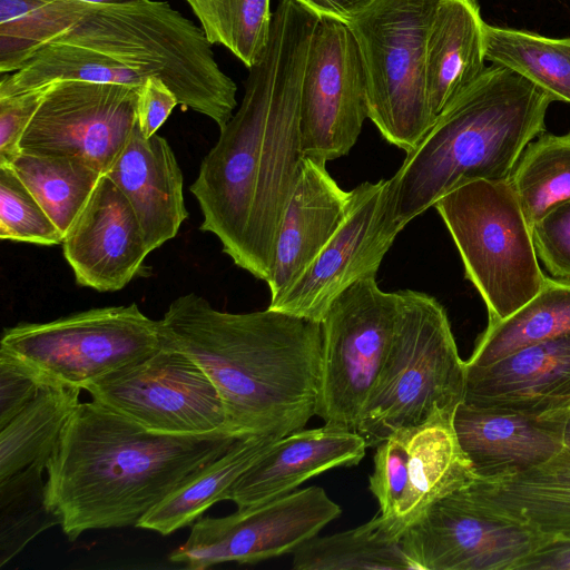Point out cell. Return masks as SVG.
I'll return each mask as SVG.
<instances>
[{
  "label": "cell",
  "mask_w": 570,
  "mask_h": 570,
  "mask_svg": "<svg viewBox=\"0 0 570 570\" xmlns=\"http://www.w3.org/2000/svg\"><path fill=\"white\" fill-rule=\"evenodd\" d=\"M317 20L295 0L279 1L240 106L190 186L203 216L199 229L214 234L236 266L265 282L303 158L299 98Z\"/></svg>",
  "instance_id": "6da1fadb"
},
{
  "label": "cell",
  "mask_w": 570,
  "mask_h": 570,
  "mask_svg": "<svg viewBox=\"0 0 570 570\" xmlns=\"http://www.w3.org/2000/svg\"><path fill=\"white\" fill-rule=\"evenodd\" d=\"M159 321L163 345L189 356L216 386L232 435L279 440L317 415L320 323L268 307L222 312L195 293L176 297Z\"/></svg>",
  "instance_id": "7a4b0ae2"
},
{
  "label": "cell",
  "mask_w": 570,
  "mask_h": 570,
  "mask_svg": "<svg viewBox=\"0 0 570 570\" xmlns=\"http://www.w3.org/2000/svg\"><path fill=\"white\" fill-rule=\"evenodd\" d=\"M237 439L155 433L92 400L80 402L47 463V504L70 541L88 530L136 527Z\"/></svg>",
  "instance_id": "3957f363"
},
{
  "label": "cell",
  "mask_w": 570,
  "mask_h": 570,
  "mask_svg": "<svg viewBox=\"0 0 570 570\" xmlns=\"http://www.w3.org/2000/svg\"><path fill=\"white\" fill-rule=\"evenodd\" d=\"M552 101L513 70L485 67L390 178L395 220L405 227L461 185L508 180L527 145L546 131Z\"/></svg>",
  "instance_id": "277c9868"
},
{
  "label": "cell",
  "mask_w": 570,
  "mask_h": 570,
  "mask_svg": "<svg viewBox=\"0 0 570 570\" xmlns=\"http://www.w3.org/2000/svg\"><path fill=\"white\" fill-rule=\"evenodd\" d=\"M52 42L85 47L146 78H159L183 110L210 118L219 129L237 106V87L217 65L203 29L166 1L97 6Z\"/></svg>",
  "instance_id": "5b68a950"
},
{
  "label": "cell",
  "mask_w": 570,
  "mask_h": 570,
  "mask_svg": "<svg viewBox=\"0 0 570 570\" xmlns=\"http://www.w3.org/2000/svg\"><path fill=\"white\" fill-rule=\"evenodd\" d=\"M397 294L391 347L356 428L367 446L423 423L439 409L455 412L465 395L466 364L443 305L417 291Z\"/></svg>",
  "instance_id": "8992f818"
},
{
  "label": "cell",
  "mask_w": 570,
  "mask_h": 570,
  "mask_svg": "<svg viewBox=\"0 0 570 570\" xmlns=\"http://www.w3.org/2000/svg\"><path fill=\"white\" fill-rule=\"evenodd\" d=\"M434 207L495 324L529 302L547 275L531 228L508 180H474L441 197Z\"/></svg>",
  "instance_id": "52a82bcc"
},
{
  "label": "cell",
  "mask_w": 570,
  "mask_h": 570,
  "mask_svg": "<svg viewBox=\"0 0 570 570\" xmlns=\"http://www.w3.org/2000/svg\"><path fill=\"white\" fill-rule=\"evenodd\" d=\"M440 0H374L347 22L367 86L368 118L391 145L411 153L435 121L425 56Z\"/></svg>",
  "instance_id": "ba28073f"
},
{
  "label": "cell",
  "mask_w": 570,
  "mask_h": 570,
  "mask_svg": "<svg viewBox=\"0 0 570 570\" xmlns=\"http://www.w3.org/2000/svg\"><path fill=\"white\" fill-rule=\"evenodd\" d=\"M163 345L160 321L137 304L97 307L46 323L4 328L0 350L56 383L83 387L137 363Z\"/></svg>",
  "instance_id": "9c48e42d"
},
{
  "label": "cell",
  "mask_w": 570,
  "mask_h": 570,
  "mask_svg": "<svg viewBox=\"0 0 570 570\" xmlns=\"http://www.w3.org/2000/svg\"><path fill=\"white\" fill-rule=\"evenodd\" d=\"M397 292L376 277L357 281L330 305L321 324V390L317 415L324 424L356 432L363 406L393 340Z\"/></svg>",
  "instance_id": "30bf717a"
},
{
  "label": "cell",
  "mask_w": 570,
  "mask_h": 570,
  "mask_svg": "<svg viewBox=\"0 0 570 570\" xmlns=\"http://www.w3.org/2000/svg\"><path fill=\"white\" fill-rule=\"evenodd\" d=\"M83 391L92 401L150 432L229 433L214 383L189 356L164 345L148 357L86 385Z\"/></svg>",
  "instance_id": "8fae6325"
},
{
  "label": "cell",
  "mask_w": 570,
  "mask_h": 570,
  "mask_svg": "<svg viewBox=\"0 0 570 570\" xmlns=\"http://www.w3.org/2000/svg\"><path fill=\"white\" fill-rule=\"evenodd\" d=\"M341 513L323 488L295 490L226 517L198 518L169 560L191 570L226 562L255 563L294 552Z\"/></svg>",
  "instance_id": "7c38bea8"
},
{
  "label": "cell",
  "mask_w": 570,
  "mask_h": 570,
  "mask_svg": "<svg viewBox=\"0 0 570 570\" xmlns=\"http://www.w3.org/2000/svg\"><path fill=\"white\" fill-rule=\"evenodd\" d=\"M368 118L361 53L348 24L318 17L299 98L303 157L327 163L346 156Z\"/></svg>",
  "instance_id": "4fadbf2b"
},
{
  "label": "cell",
  "mask_w": 570,
  "mask_h": 570,
  "mask_svg": "<svg viewBox=\"0 0 570 570\" xmlns=\"http://www.w3.org/2000/svg\"><path fill=\"white\" fill-rule=\"evenodd\" d=\"M404 228L395 220L390 179L350 190L345 216L305 273L268 308L321 323L351 285L376 277L385 254Z\"/></svg>",
  "instance_id": "5bb4252c"
},
{
  "label": "cell",
  "mask_w": 570,
  "mask_h": 570,
  "mask_svg": "<svg viewBox=\"0 0 570 570\" xmlns=\"http://www.w3.org/2000/svg\"><path fill=\"white\" fill-rule=\"evenodd\" d=\"M138 87L58 80L28 125L20 151L70 157L105 174L137 126Z\"/></svg>",
  "instance_id": "9a60e30c"
},
{
  "label": "cell",
  "mask_w": 570,
  "mask_h": 570,
  "mask_svg": "<svg viewBox=\"0 0 570 570\" xmlns=\"http://www.w3.org/2000/svg\"><path fill=\"white\" fill-rule=\"evenodd\" d=\"M401 542L414 570H521L533 556L558 544L478 511L455 492L430 505Z\"/></svg>",
  "instance_id": "2e32d148"
},
{
  "label": "cell",
  "mask_w": 570,
  "mask_h": 570,
  "mask_svg": "<svg viewBox=\"0 0 570 570\" xmlns=\"http://www.w3.org/2000/svg\"><path fill=\"white\" fill-rule=\"evenodd\" d=\"M61 245L77 284L98 292L124 288L150 253L129 202L105 174Z\"/></svg>",
  "instance_id": "e0dca14e"
},
{
  "label": "cell",
  "mask_w": 570,
  "mask_h": 570,
  "mask_svg": "<svg viewBox=\"0 0 570 570\" xmlns=\"http://www.w3.org/2000/svg\"><path fill=\"white\" fill-rule=\"evenodd\" d=\"M463 403L561 417L570 409V335L527 346L490 365H466Z\"/></svg>",
  "instance_id": "ac0fdd59"
},
{
  "label": "cell",
  "mask_w": 570,
  "mask_h": 570,
  "mask_svg": "<svg viewBox=\"0 0 570 570\" xmlns=\"http://www.w3.org/2000/svg\"><path fill=\"white\" fill-rule=\"evenodd\" d=\"M455 494L487 515L570 543V450L529 469L476 478Z\"/></svg>",
  "instance_id": "d6986e66"
},
{
  "label": "cell",
  "mask_w": 570,
  "mask_h": 570,
  "mask_svg": "<svg viewBox=\"0 0 570 570\" xmlns=\"http://www.w3.org/2000/svg\"><path fill=\"white\" fill-rule=\"evenodd\" d=\"M303 157L293 194L279 225L267 285L276 302L309 267L340 227L350 200L326 169Z\"/></svg>",
  "instance_id": "ffe728a7"
},
{
  "label": "cell",
  "mask_w": 570,
  "mask_h": 570,
  "mask_svg": "<svg viewBox=\"0 0 570 570\" xmlns=\"http://www.w3.org/2000/svg\"><path fill=\"white\" fill-rule=\"evenodd\" d=\"M366 448L358 433L327 424L295 431L275 441L234 482L226 500L242 509L283 497L327 470L358 464Z\"/></svg>",
  "instance_id": "44dd1931"
},
{
  "label": "cell",
  "mask_w": 570,
  "mask_h": 570,
  "mask_svg": "<svg viewBox=\"0 0 570 570\" xmlns=\"http://www.w3.org/2000/svg\"><path fill=\"white\" fill-rule=\"evenodd\" d=\"M105 175L129 202L150 253L177 235L188 212L183 174L164 137L146 138L137 124Z\"/></svg>",
  "instance_id": "7402d4cb"
},
{
  "label": "cell",
  "mask_w": 570,
  "mask_h": 570,
  "mask_svg": "<svg viewBox=\"0 0 570 570\" xmlns=\"http://www.w3.org/2000/svg\"><path fill=\"white\" fill-rule=\"evenodd\" d=\"M453 425L478 478L535 466L563 448L562 417H540L461 403Z\"/></svg>",
  "instance_id": "603a6c76"
},
{
  "label": "cell",
  "mask_w": 570,
  "mask_h": 570,
  "mask_svg": "<svg viewBox=\"0 0 570 570\" xmlns=\"http://www.w3.org/2000/svg\"><path fill=\"white\" fill-rule=\"evenodd\" d=\"M454 413L439 409L407 429L409 482L396 514L390 517L401 538L430 505L478 478L459 442Z\"/></svg>",
  "instance_id": "cb8c5ba5"
},
{
  "label": "cell",
  "mask_w": 570,
  "mask_h": 570,
  "mask_svg": "<svg viewBox=\"0 0 570 570\" xmlns=\"http://www.w3.org/2000/svg\"><path fill=\"white\" fill-rule=\"evenodd\" d=\"M484 21L476 0H440L426 40L425 76L435 118L484 71Z\"/></svg>",
  "instance_id": "d4e9b609"
},
{
  "label": "cell",
  "mask_w": 570,
  "mask_h": 570,
  "mask_svg": "<svg viewBox=\"0 0 570 570\" xmlns=\"http://www.w3.org/2000/svg\"><path fill=\"white\" fill-rule=\"evenodd\" d=\"M277 440L239 438L217 459L200 468L147 512L137 528L168 535L196 521L213 504L225 501L234 482Z\"/></svg>",
  "instance_id": "484cf974"
},
{
  "label": "cell",
  "mask_w": 570,
  "mask_h": 570,
  "mask_svg": "<svg viewBox=\"0 0 570 570\" xmlns=\"http://www.w3.org/2000/svg\"><path fill=\"white\" fill-rule=\"evenodd\" d=\"M82 389L45 385L10 422L0 428V481L30 466L48 463Z\"/></svg>",
  "instance_id": "4316f807"
},
{
  "label": "cell",
  "mask_w": 570,
  "mask_h": 570,
  "mask_svg": "<svg viewBox=\"0 0 570 570\" xmlns=\"http://www.w3.org/2000/svg\"><path fill=\"white\" fill-rule=\"evenodd\" d=\"M570 335V281L546 277L541 289L509 317L488 325L465 362L490 365L521 348Z\"/></svg>",
  "instance_id": "83f0119b"
},
{
  "label": "cell",
  "mask_w": 570,
  "mask_h": 570,
  "mask_svg": "<svg viewBox=\"0 0 570 570\" xmlns=\"http://www.w3.org/2000/svg\"><path fill=\"white\" fill-rule=\"evenodd\" d=\"M391 518L382 514L354 529L318 534L301 544L293 556L296 570H414Z\"/></svg>",
  "instance_id": "f1b7e54d"
},
{
  "label": "cell",
  "mask_w": 570,
  "mask_h": 570,
  "mask_svg": "<svg viewBox=\"0 0 570 570\" xmlns=\"http://www.w3.org/2000/svg\"><path fill=\"white\" fill-rule=\"evenodd\" d=\"M97 6L79 0H0V71L11 73Z\"/></svg>",
  "instance_id": "f546056e"
},
{
  "label": "cell",
  "mask_w": 570,
  "mask_h": 570,
  "mask_svg": "<svg viewBox=\"0 0 570 570\" xmlns=\"http://www.w3.org/2000/svg\"><path fill=\"white\" fill-rule=\"evenodd\" d=\"M483 37L487 60L524 77L553 101L570 104V38H549L488 23Z\"/></svg>",
  "instance_id": "4dcf8cb0"
},
{
  "label": "cell",
  "mask_w": 570,
  "mask_h": 570,
  "mask_svg": "<svg viewBox=\"0 0 570 570\" xmlns=\"http://www.w3.org/2000/svg\"><path fill=\"white\" fill-rule=\"evenodd\" d=\"M9 166L36 197L63 238L102 175L76 158L23 151Z\"/></svg>",
  "instance_id": "1f68e13d"
},
{
  "label": "cell",
  "mask_w": 570,
  "mask_h": 570,
  "mask_svg": "<svg viewBox=\"0 0 570 570\" xmlns=\"http://www.w3.org/2000/svg\"><path fill=\"white\" fill-rule=\"evenodd\" d=\"M508 183L530 227L557 205L570 200V130L542 132L517 160Z\"/></svg>",
  "instance_id": "d6a6232c"
},
{
  "label": "cell",
  "mask_w": 570,
  "mask_h": 570,
  "mask_svg": "<svg viewBox=\"0 0 570 570\" xmlns=\"http://www.w3.org/2000/svg\"><path fill=\"white\" fill-rule=\"evenodd\" d=\"M186 1L212 45H223L247 68L257 63L271 37V0Z\"/></svg>",
  "instance_id": "836d02e7"
},
{
  "label": "cell",
  "mask_w": 570,
  "mask_h": 570,
  "mask_svg": "<svg viewBox=\"0 0 570 570\" xmlns=\"http://www.w3.org/2000/svg\"><path fill=\"white\" fill-rule=\"evenodd\" d=\"M47 463L38 462L0 481L1 566L32 538L53 524L58 517L49 509L46 482Z\"/></svg>",
  "instance_id": "e575fe53"
},
{
  "label": "cell",
  "mask_w": 570,
  "mask_h": 570,
  "mask_svg": "<svg viewBox=\"0 0 570 570\" xmlns=\"http://www.w3.org/2000/svg\"><path fill=\"white\" fill-rule=\"evenodd\" d=\"M0 238L43 246L63 236L9 165H0Z\"/></svg>",
  "instance_id": "d590c367"
},
{
  "label": "cell",
  "mask_w": 570,
  "mask_h": 570,
  "mask_svg": "<svg viewBox=\"0 0 570 570\" xmlns=\"http://www.w3.org/2000/svg\"><path fill=\"white\" fill-rule=\"evenodd\" d=\"M409 482L407 429L394 432L376 446L374 471L368 489L380 504L381 514L394 517Z\"/></svg>",
  "instance_id": "8d00e7d4"
},
{
  "label": "cell",
  "mask_w": 570,
  "mask_h": 570,
  "mask_svg": "<svg viewBox=\"0 0 570 570\" xmlns=\"http://www.w3.org/2000/svg\"><path fill=\"white\" fill-rule=\"evenodd\" d=\"M530 228L538 259L553 278L570 281V200L550 209Z\"/></svg>",
  "instance_id": "74e56055"
},
{
  "label": "cell",
  "mask_w": 570,
  "mask_h": 570,
  "mask_svg": "<svg viewBox=\"0 0 570 570\" xmlns=\"http://www.w3.org/2000/svg\"><path fill=\"white\" fill-rule=\"evenodd\" d=\"M50 381L23 360L0 350V428L10 422Z\"/></svg>",
  "instance_id": "f35d334b"
},
{
  "label": "cell",
  "mask_w": 570,
  "mask_h": 570,
  "mask_svg": "<svg viewBox=\"0 0 570 570\" xmlns=\"http://www.w3.org/2000/svg\"><path fill=\"white\" fill-rule=\"evenodd\" d=\"M49 85L0 97V165H9L20 153L21 138Z\"/></svg>",
  "instance_id": "ab89813d"
},
{
  "label": "cell",
  "mask_w": 570,
  "mask_h": 570,
  "mask_svg": "<svg viewBox=\"0 0 570 570\" xmlns=\"http://www.w3.org/2000/svg\"><path fill=\"white\" fill-rule=\"evenodd\" d=\"M179 105L177 96L159 78L150 77L138 87L137 124L146 138H150Z\"/></svg>",
  "instance_id": "60d3db41"
},
{
  "label": "cell",
  "mask_w": 570,
  "mask_h": 570,
  "mask_svg": "<svg viewBox=\"0 0 570 570\" xmlns=\"http://www.w3.org/2000/svg\"><path fill=\"white\" fill-rule=\"evenodd\" d=\"M318 17H330L348 22L374 0H295Z\"/></svg>",
  "instance_id": "b9f144b4"
},
{
  "label": "cell",
  "mask_w": 570,
  "mask_h": 570,
  "mask_svg": "<svg viewBox=\"0 0 570 570\" xmlns=\"http://www.w3.org/2000/svg\"><path fill=\"white\" fill-rule=\"evenodd\" d=\"M521 570H570V543H558L533 556Z\"/></svg>",
  "instance_id": "7bdbcfd3"
},
{
  "label": "cell",
  "mask_w": 570,
  "mask_h": 570,
  "mask_svg": "<svg viewBox=\"0 0 570 570\" xmlns=\"http://www.w3.org/2000/svg\"><path fill=\"white\" fill-rule=\"evenodd\" d=\"M562 425V444L563 449L570 450V411L563 416Z\"/></svg>",
  "instance_id": "ee69618b"
},
{
  "label": "cell",
  "mask_w": 570,
  "mask_h": 570,
  "mask_svg": "<svg viewBox=\"0 0 570 570\" xmlns=\"http://www.w3.org/2000/svg\"><path fill=\"white\" fill-rule=\"evenodd\" d=\"M81 2L90 3L94 6H107V4H115V3H121L127 2L130 0H79Z\"/></svg>",
  "instance_id": "f6af8a7d"
},
{
  "label": "cell",
  "mask_w": 570,
  "mask_h": 570,
  "mask_svg": "<svg viewBox=\"0 0 570 570\" xmlns=\"http://www.w3.org/2000/svg\"><path fill=\"white\" fill-rule=\"evenodd\" d=\"M569 411H570V409H569L566 413H568ZM566 413H564V414H566ZM564 414H563V415H564ZM563 415H562V416H563ZM562 416H561V417H562Z\"/></svg>",
  "instance_id": "bcb514c9"
}]
</instances>
